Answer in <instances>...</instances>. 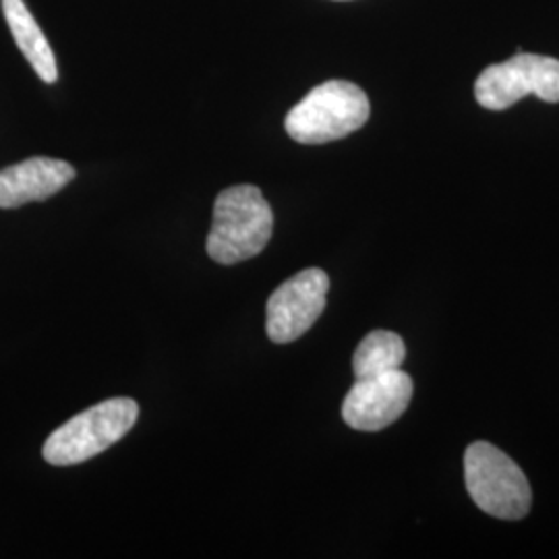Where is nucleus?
I'll list each match as a JSON object with an SVG mask.
<instances>
[{
    "instance_id": "423d86ee",
    "label": "nucleus",
    "mask_w": 559,
    "mask_h": 559,
    "mask_svg": "<svg viewBox=\"0 0 559 559\" xmlns=\"http://www.w3.org/2000/svg\"><path fill=\"white\" fill-rule=\"evenodd\" d=\"M330 278L320 267L302 270L286 280L267 300V336L276 344H288L307 334L325 309Z\"/></svg>"
},
{
    "instance_id": "6e6552de",
    "label": "nucleus",
    "mask_w": 559,
    "mask_h": 559,
    "mask_svg": "<svg viewBox=\"0 0 559 559\" xmlns=\"http://www.w3.org/2000/svg\"><path fill=\"white\" fill-rule=\"evenodd\" d=\"M75 168L57 158H29L0 170V207L13 210L29 201L57 195L71 180Z\"/></svg>"
},
{
    "instance_id": "39448f33",
    "label": "nucleus",
    "mask_w": 559,
    "mask_h": 559,
    "mask_svg": "<svg viewBox=\"0 0 559 559\" xmlns=\"http://www.w3.org/2000/svg\"><path fill=\"white\" fill-rule=\"evenodd\" d=\"M528 94L559 102L558 59L519 52L514 59L487 67L475 83L477 102L489 110H506Z\"/></svg>"
},
{
    "instance_id": "20e7f679",
    "label": "nucleus",
    "mask_w": 559,
    "mask_h": 559,
    "mask_svg": "<svg viewBox=\"0 0 559 559\" xmlns=\"http://www.w3.org/2000/svg\"><path fill=\"white\" fill-rule=\"evenodd\" d=\"M464 479L473 501L493 519L520 520L531 510V485L519 464L487 441L471 443L464 454Z\"/></svg>"
},
{
    "instance_id": "0eeeda50",
    "label": "nucleus",
    "mask_w": 559,
    "mask_h": 559,
    "mask_svg": "<svg viewBox=\"0 0 559 559\" xmlns=\"http://www.w3.org/2000/svg\"><path fill=\"white\" fill-rule=\"evenodd\" d=\"M413 399V380L402 369L355 381L342 404V419L357 431H381L402 417Z\"/></svg>"
},
{
    "instance_id": "7ed1b4c3",
    "label": "nucleus",
    "mask_w": 559,
    "mask_h": 559,
    "mask_svg": "<svg viewBox=\"0 0 559 559\" xmlns=\"http://www.w3.org/2000/svg\"><path fill=\"white\" fill-rule=\"evenodd\" d=\"M138 417L135 400H104L59 427L44 443V460L52 466H73L94 459L122 440Z\"/></svg>"
},
{
    "instance_id": "f257e3e1",
    "label": "nucleus",
    "mask_w": 559,
    "mask_h": 559,
    "mask_svg": "<svg viewBox=\"0 0 559 559\" xmlns=\"http://www.w3.org/2000/svg\"><path fill=\"white\" fill-rule=\"evenodd\" d=\"M274 212L255 185L224 189L214 203L207 235V255L222 265H235L260 255L272 239Z\"/></svg>"
},
{
    "instance_id": "f03ea898",
    "label": "nucleus",
    "mask_w": 559,
    "mask_h": 559,
    "mask_svg": "<svg viewBox=\"0 0 559 559\" xmlns=\"http://www.w3.org/2000/svg\"><path fill=\"white\" fill-rule=\"evenodd\" d=\"M367 94L350 81L332 80L313 87L286 115V133L299 143L320 145L342 140L369 119Z\"/></svg>"
},
{
    "instance_id": "9d476101",
    "label": "nucleus",
    "mask_w": 559,
    "mask_h": 559,
    "mask_svg": "<svg viewBox=\"0 0 559 559\" xmlns=\"http://www.w3.org/2000/svg\"><path fill=\"white\" fill-rule=\"evenodd\" d=\"M406 359V346L394 332L376 330L360 342L353 357L355 378H373L400 369Z\"/></svg>"
},
{
    "instance_id": "1a4fd4ad",
    "label": "nucleus",
    "mask_w": 559,
    "mask_h": 559,
    "mask_svg": "<svg viewBox=\"0 0 559 559\" xmlns=\"http://www.w3.org/2000/svg\"><path fill=\"white\" fill-rule=\"evenodd\" d=\"M2 13L11 27V34L20 46L21 55L29 60L34 71L44 83L59 80V67L50 44L46 40L40 25L29 13L23 0H2Z\"/></svg>"
}]
</instances>
